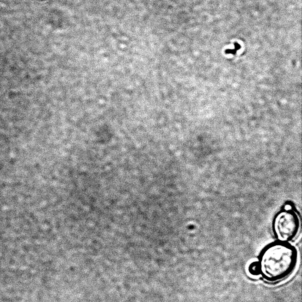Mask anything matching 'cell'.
<instances>
[{"label": "cell", "instance_id": "3", "mask_svg": "<svg viewBox=\"0 0 302 302\" xmlns=\"http://www.w3.org/2000/svg\"><path fill=\"white\" fill-rule=\"evenodd\" d=\"M248 271L252 276H257L260 275V269L257 261H253L250 264L248 267Z\"/></svg>", "mask_w": 302, "mask_h": 302}, {"label": "cell", "instance_id": "1", "mask_svg": "<svg viewBox=\"0 0 302 302\" xmlns=\"http://www.w3.org/2000/svg\"><path fill=\"white\" fill-rule=\"evenodd\" d=\"M260 275L266 281L276 283L292 274L298 262L296 247L288 242L274 241L264 247L258 256Z\"/></svg>", "mask_w": 302, "mask_h": 302}, {"label": "cell", "instance_id": "2", "mask_svg": "<svg viewBox=\"0 0 302 302\" xmlns=\"http://www.w3.org/2000/svg\"><path fill=\"white\" fill-rule=\"evenodd\" d=\"M272 231L277 240L290 243L298 234L300 227L299 216L293 208L277 212L272 221Z\"/></svg>", "mask_w": 302, "mask_h": 302}]
</instances>
